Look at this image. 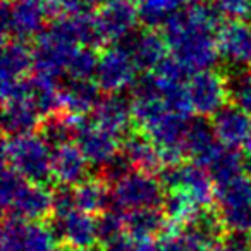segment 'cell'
<instances>
[{
  "label": "cell",
  "instance_id": "6da1fadb",
  "mask_svg": "<svg viewBox=\"0 0 251 251\" xmlns=\"http://www.w3.org/2000/svg\"><path fill=\"white\" fill-rule=\"evenodd\" d=\"M220 21L222 18L208 4L189 5L172 14L162 26L169 55L191 74L215 69L220 59Z\"/></svg>",
  "mask_w": 251,
  "mask_h": 251
},
{
  "label": "cell",
  "instance_id": "7a4b0ae2",
  "mask_svg": "<svg viewBox=\"0 0 251 251\" xmlns=\"http://www.w3.org/2000/svg\"><path fill=\"white\" fill-rule=\"evenodd\" d=\"M0 201L5 217L23 220L42 222L52 217L53 212V193L45 184L25 179L7 165H4L2 172Z\"/></svg>",
  "mask_w": 251,
  "mask_h": 251
},
{
  "label": "cell",
  "instance_id": "3957f363",
  "mask_svg": "<svg viewBox=\"0 0 251 251\" xmlns=\"http://www.w3.org/2000/svg\"><path fill=\"white\" fill-rule=\"evenodd\" d=\"M4 165L36 184L53 179V148L42 133L5 136L2 147Z\"/></svg>",
  "mask_w": 251,
  "mask_h": 251
},
{
  "label": "cell",
  "instance_id": "277c9868",
  "mask_svg": "<svg viewBox=\"0 0 251 251\" xmlns=\"http://www.w3.org/2000/svg\"><path fill=\"white\" fill-rule=\"evenodd\" d=\"M165 188L160 177L133 169L112 184V205L121 212L143 208H162Z\"/></svg>",
  "mask_w": 251,
  "mask_h": 251
},
{
  "label": "cell",
  "instance_id": "5b68a950",
  "mask_svg": "<svg viewBox=\"0 0 251 251\" xmlns=\"http://www.w3.org/2000/svg\"><path fill=\"white\" fill-rule=\"evenodd\" d=\"M47 18H52L47 0H14L2 5L4 40L38 38L47 29Z\"/></svg>",
  "mask_w": 251,
  "mask_h": 251
},
{
  "label": "cell",
  "instance_id": "8992f818",
  "mask_svg": "<svg viewBox=\"0 0 251 251\" xmlns=\"http://www.w3.org/2000/svg\"><path fill=\"white\" fill-rule=\"evenodd\" d=\"M217 213L226 230L251 234V177L243 174L222 186L215 193Z\"/></svg>",
  "mask_w": 251,
  "mask_h": 251
},
{
  "label": "cell",
  "instance_id": "52a82bcc",
  "mask_svg": "<svg viewBox=\"0 0 251 251\" xmlns=\"http://www.w3.org/2000/svg\"><path fill=\"white\" fill-rule=\"evenodd\" d=\"M160 181L165 191H182L191 196L200 206L212 208L215 203V182L205 167L196 162H181L162 169Z\"/></svg>",
  "mask_w": 251,
  "mask_h": 251
},
{
  "label": "cell",
  "instance_id": "ba28073f",
  "mask_svg": "<svg viewBox=\"0 0 251 251\" xmlns=\"http://www.w3.org/2000/svg\"><path fill=\"white\" fill-rule=\"evenodd\" d=\"M122 138L103 129L88 115H74V143L91 165L103 169L122 151Z\"/></svg>",
  "mask_w": 251,
  "mask_h": 251
},
{
  "label": "cell",
  "instance_id": "9c48e42d",
  "mask_svg": "<svg viewBox=\"0 0 251 251\" xmlns=\"http://www.w3.org/2000/svg\"><path fill=\"white\" fill-rule=\"evenodd\" d=\"M186 93L193 114L200 117H213L230 100L227 76L217 73L215 69L189 74Z\"/></svg>",
  "mask_w": 251,
  "mask_h": 251
},
{
  "label": "cell",
  "instance_id": "30bf717a",
  "mask_svg": "<svg viewBox=\"0 0 251 251\" xmlns=\"http://www.w3.org/2000/svg\"><path fill=\"white\" fill-rule=\"evenodd\" d=\"M138 73L140 67L134 62L129 50L122 43H115L98 55L95 81L100 84L101 91L122 93L138 83Z\"/></svg>",
  "mask_w": 251,
  "mask_h": 251
},
{
  "label": "cell",
  "instance_id": "8fae6325",
  "mask_svg": "<svg viewBox=\"0 0 251 251\" xmlns=\"http://www.w3.org/2000/svg\"><path fill=\"white\" fill-rule=\"evenodd\" d=\"M55 241V232L50 226L5 217L0 236V251H53Z\"/></svg>",
  "mask_w": 251,
  "mask_h": 251
},
{
  "label": "cell",
  "instance_id": "7c38bea8",
  "mask_svg": "<svg viewBox=\"0 0 251 251\" xmlns=\"http://www.w3.org/2000/svg\"><path fill=\"white\" fill-rule=\"evenodd\" d=\"M52 230L55 237L66 246L77 250H91L100 243L98 236V215H91L77 206L52 213Z\"/></svg>",
  "mask_w": 251,
  "mask_h": 251
},
{
  "label": "cell",
  "instance_id": "4fadbf2b",
  "mask_svg": "<svg viewBox=\"0 0 251 251\" xmlns=\"http://www.w3.org/2000/svg\"><path fill=\"white\" fill-rule=\"evenodd\" d=\"M95 19L103 43L110 45L129 38L141 23L140 7L134 0H110L95 11Z\"/></svg>",
  "mask_w": 251,
  "mask_h": 251
},
{
  "label": "cell",
  "instance_id": "5bb4252c",
  "mask_svg": "<svg viewBox=\"0 0 251 251\" xmlns=\"http://www.w3.org/2000/svg\"><path fill=\"white\" fill-rule=\"evenodd\" d=\"M35 69L33 49L23 40H4L2 59H0V90L2 98L9 97Z\"/></svg>",
  "mask_w": 251,
  "mask_h": 251
},
{
  "label": "cell",
  "instance_id": "9a60e30c",
  "mask_svg": "<svg viewBox=\"0 0 251 251\" xmlns=\"http://www.w3.org/2000/svg\"><path fill=\"white\" fill-rule=\"evenodd\" d=\"M90 117L103 129L124 140V136L129 134V127L134 121L133 101L122 93H108L101 98Z\"/></svg>",
  "mask_w": 251,
  "mask_h": 251
},
{
  "label": "cell",
  "instance_id": "2e32d148",
  "mask_svg": "<svg viewBox=\"0 0 251 251\" xmlns=\"http://www.w3.org/2000/svg\"><path fill=\"white\" fill-rule=\"evenodd\" d=\"M101 88L91 77L83 79H64L60 83V112L71 115L93 114L101 97Z\"/></svg>",
  "mask_w": 251,
  "mask_h": 251
},
{
  "label": "cell",
  "instance_id": "e0dca14e",
  "mask_svg": "<svg viewBox=\"0 0 251 251\" xmlns=\"http://www.w3.org/2000/svg\"><path fill=\"white\" fill-rule=\"evenodd\" d=\"M90 160L74 141L53 148V179L64 188H76L90 179Z\"/></svg>",
  "mask_w": 251,
  "mask_h": 251
},
{
  "label": "cell",
  "instance_id": "ac0fdd59",
  "mask_svg": "<svg viewBox=\"0 0 251 251\" xmlns=\"http://www.w3.org/2000/svg\"><path fill=\"white\" fill-rule=\"evenodd\" d=\"M217 140L230 148H243L251 134V119L236 103H227L212 117Z\"/></svg>",
  "mask_w": 251,
  "mask_h": 251
},
{
  "label": "cell",
  "instance_id": "d6986e66",
  "mask_svg": "<svg viewBox=\"0 0 251 251\" xmlns=\"http://www.w3.org/2000/svg\"><path fill=\"white\" fill-rule=\"evenodd\" d=\"M121 43L129 50L140 71L151 73L169 57V47L164 35H158L153 28L133 33L129 38H126Z\"/></svg>",
  "mask_w": 251,
  "mask_h": 251
},
{
  "label": "cell",
  "instance_id": "ffe728a7",
  "mask_svg": "<svg viewBox=\"0 0 251 251\" xmlns=\"http://www.w3.org/2000/svg\"><path fill=\"white\" fill-rule=\"evenodd\" d=\"M42 122V114L23 93H16L4 100L2 127H4L5 136L35 133V129Z\"/></svg>",
  "mask_w": 251,
  "mask_h": 251
},
{
  "label": "cell",
  "instance_id": "44dd1931",
  "mask_svg": "<svg viewBox=\"0 0 251 251\" xmlns=\"http://www.w3.org/2000/svg\"><path fill=\"white\" fill-rule=\"evenodd\" d=\"M220 57L236 67H251V25L226 23L219 31Z\"/></svg>",
  "mask_w": 251,
  "mask_h": 251
},
{
  "label": "cell",
  "instance_id": "7402d4cb",
  "mask_svg": "<svg viewBox=\"0 0 251 251\" xmlns=\"http://www.w3.org/2000/svg\"><path fill=\"white\" fill-rule=\"evenodd\" d=\"M201 167L206 169L210 177L213 179L217 186H222L232 179L239 177L243 174H248L246 171V153L239 148H230L219 143L212 150V153L201 162Z\"/></svg>",
  "mask_w": 251,
  "mask_h": 251
},
{
  "label": "cell",
  "instance_id": "603a6c76",
  "mask_svg": "<svg viewBox=\"0 0 251 251\" xmlns=\"http://www.w3.org/2000/svg\"><path fill=\"white\" fill-rule=\"evenodd\" d=\"M122 153L127 158L131 167L148 174H160L165 167L164 158L157 145L145 133H129L122 140Z\"/></svg>",
  "mask_w": 251,
  "mask_h": 251
},
{
  "label": "cell",
  "instance_id": "cb8c5ba5",
  "mask_svg": "<svg viewBox=\"0 0 251 251\" xmlns=\"http://www.w3.org/2000/svg\"><path fill=\"white\" fill-rule=\"evenodd\" d=\"M219 143L220 141L215 136L212 121H206V117H200V115L191 117L184 141L186 158L201 164Z\"/></svg>",
  "mask_w": 251,
  "mask_h": 251
},
{
  "label": "cell",
  "instance_id": "d4e9b609",
  "mask_svg": "<svg viewBox=\"0 0 251 251\" xmlns=\"http://www.w3.org/2000/svg\"><path fill=\"white\" fill-rule=\"evenodd\" d=\"M73 193L77 208L91 215H100L112 205V188L101 177L86 179L73 188Z\"/></svg>",
  "mask_w": 251,
  "mask_h": 251
},
{
  "label": "cell",
  "instance_id": "484cf974",
  "mask_svg": "<svg viewBox=\"0 0 251 251\" xmlns=\"http://www.w3.org/2000/svg\"><path fill=\"white\" fill-rule=\"evenodd\" d=\"M126 234L143 239V237H157L167 230L169 220L164 208H143L124 212Z\"/></svg>",
  "mask_w": 251,
  "mask_h": 251
},
{
  "label": "cell",
  "instance_id": "4316f807",
  "mask_svg": "<svg viewBox=\"0 0 251 251\" xmlns=\"http://www.w3.org/2000/svg\"><path fill=\"white\" fill-rule=\"evenodd\" d=\"M205 2L206 0H141L138 7H140L141 23L147 28H158L164 26L165 21L181 9Z\"/></svg>",
  "mask_w": 251,
  "mask_h": 251
},
{
  "label": "cell",
  "instance_id": "83f0119b",
  "mask_svg": "<svg viewBox=\"0 0 251 251\" xmlns=\"http://www.w3.org/2000/svg\"><path fill=\"white\" fill-rule=\"evenodd\" d=\"M162 251H212L213 244L191 227H167L160 236Z\"/></svg>",
  "mask_w": 251,
  "mask_h": 251
},
{
  "label": "cell",
  "instance_id": "f1b7e54d",
  "mask_svg": "<svg viewBox=\"0 0 251 251\" xmlns=\"http://www.w3.org/2000/svg\"><path fill=\"white\" fill-rule=\"evenodd\" d=\"M230 101L251 114V67H237L236 73L227 76Z\"/></svg>",
  "mask_w": 251,
  "mask_h": 251
},
{
  "label": "cell",
  "instance_id": "f546056e",
  "mask_svg": "<svg viewBox=\"0 0 251 251\" xmlns=\"http://www.w3.org/2000/svg\"><path fill=\"white\" fill-rule=\"evenodd\" d=\"M212 7L227 23L251 21V0H212Z\"/></svg>",
  "mask_w": 251,
  "mask_h": 251
},
{
  "label": "cell",
  "instance_id": "4dcf8cb0",
  "mask_svg": "<svg viewBox=\"0 0 251 251\" xmlns=\"http://www.w3.org/2000/svg\"><path fill=\"white\" fill-rule=\"evenodd\" d=\"M126 234V222H124V212L114 208L105 210L103 213L98 215V236L100 243H108L115 237Z\"/></svg>",
  "mask_w": 251,
  "mask_h": 251
},
{
  "label": "cell",
  "instance_id": "1f68e13d",
  "mask_svg": "<svg viewBox=\"0 0 251 251\" xmlns=\"http://www.w3.org/2000/svg\"><path fill=\"white\" fill-rule=\"evenodd\" d=\"M101 251H138V244L133 236L122 234V236L115 237L108 243H103Z\"/></svg>",
  "mask_w": 251,
  "mask_h": 251
},
{
  "label": "cell",
  "instance_id": "d6a6232c",
  "mask_svg": "<svg viewBox=\"0 0 251 251\" xmlns=\"http://www.w3.org/2000/svg\"><path fill=\"white\" fill-rule=\"evenodd\" d=\"M53 251H90V250H77V248H71V246H62V248H55Z\"/></svg>",
  "mask_w": 251,
  "mask_h": 251
},
{
  "label": "cell",
  "instance_id": "836d02e7",
  "mask_svg": "<svg viewBox=\"0 0 251 251\" xmlns=\"http://www.w3.org/2000/svg\"><path fill=\"white\" fill-rule=\"evenodd\" d=\"M4 2H14V0H4Z\"/></svg>",
  "mask_w": 251,
  "mask_h": 251
},
{
  "label": "cell",
  "instance_id": "e575fe53",
  "mask_svg": "<svg viewBox=\"0 0 251 251\" xmlns=\"http://www.w3.org/2000/svg\"><path fill=\"white\" fill-rule=\"evenodd\" d=\"M134 2H136V4H140V2H141V0H134Z\"/></svg>",
  "mask_w": 251,
  "mask_h": 251
}]
</instances>
